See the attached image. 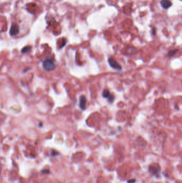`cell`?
<instances>
[{
  "label": "cell",
  "instance_id": "cell-1",
  "mask_svg": "<svg viewBox=\"0 0 182 183\" xmlns=\"http://www.w3.org/2000/svg\"><path fill=\"white\" fill-rule=\"evenodd\" d=\"M43 68L45 70L50 71L55 69L56 68V65L51 59L47 58L44 60L43 62Z\"/></svg>",
  "mask_w": 182,
  "mask_h": 183
},
{
  "label": "cell",
  "instance_id": "cell-2",
  "mask_svg": "<svg viewBox=\"0 0 182 183\" xmlns=\"http://www.w3.org/2000/svg\"><path fill=\"white\" fill-rule=\"evenodd\" d=\"M109 63L110 65V67L111 68L114 69L115 70H122V67L120 65V64L116 62V60H115L114 58L112 57H110L108 59Z\"/></svg>",
  "mask_w": 182,
  "mask_h": 183
},
{
  "label": "cell",
  "instance_id": "cell-3",
  "mask_svg": "<svg viewBox=\"0 0 182 183\" xmlns=\"http://www.w3.org/2000/svg\"><path fill=\"white\" fill-rule=\"evenodd\" d=\"M19 33V26L16 24H13L11 25L10 31H9V34L11 36H16Z\"/></svg>",
  "mask_w": 182,
  "mask_h": 183
},
{
  "label": "cell",
  "instance_id": "cell-4",
  "mask_svg": "<svg viewBox=\"0 0 182 183\" xmlns=\"http://www.w3.org/2000/svg\"><path fill=\"white\" fill-rule=\"evenodd\" d=\"M160 5L165 9H168L172 5V3L170 0H161L160 1Z\"/></svg>",
  "mask_w": 182,
  "mask_h": 183
},
{
  "label": "cell",
  "instance_id": "cell-5",
  "mask_svg": "<svg viewBox=\"0 0 182 183\" xmlns=\"http://www.w3.org/2000/svg\"><path fill=\"white\" fill-rule=\"evenodd\" d=\"M86 103V99L85 95H81L80 98L79 106L82 110L85 109Z\"/></svg>",
  "mask_w": 182,
  "mask_h": 183
},
{
  "label": "cell",
  "instance_id": "cell-6",
  "mask_svg": "<svg viewBox=\"0 0 182 183\" xmlns=\"http://www.w3.org/2000/svg\"><path fill=\"white\" fill-rule=\"evenodd\" d=\"M177 52H178V49H174V50H170L169 52H168V53H167V57H169V58L175 55V54H176V53H177Z\"/></svg>",
  "mask_w": 182,
  "mask_h": 183
},
{
  "label": "cell",
  "instance_id": "cell-7",
  "mask_svg": "<svg viewBox=\"0 0 182 183\" xmlns=\"http://www.w3.org/2000/svg\"><path fill=\"white\" fill-rule=\"evenodd\" d=\"M111 94L110 93L108 89H105L103 91V93H102V96L104 98H107L108 99V98L109 97V95H111Z\"/></svg>",
  "mask_w": 182,
  "mask_h": 183
},
{
  "label": "cell",
  "instance_id": "cell-8",
  "mask_svg": "<svg viewBox=\"0 0 182 183\" xmlns=\"http://www.w3.org/2000/svg\"><path fill=\"white\" fill-rule=\"evenodd\" d=\"M31 48V47L30 46L25 47L24 48H23V49L22 50V53H23V54L26 53H28V52H29V51H30Z\"/></svg>",
  "mask_w": 182,
  "mask_h": 183
},
{
  "label": "cell",
  "instance_id": "cell-9",
  "mask_svg": "<svg viewBox=\"0 0 182 183\" xmlns=\"http://www.w3.org/2000/svg\"><path fill=\"white\" fill-rule=\"evenodd\" d=\"M108 100H109V102H113V101H114V97L113 96V95L111 94L109 95V97L108 98Z\"/></svg>",
  "mask_w": 182,
  "mask_h": 183
},
{
  "label": "cell",
  "instance_id": "cell-10",
  "mask_svg": "<svg viewBox=\"0 0 182 183\" xmlns=\"http://www.w3.org/2000/svg\"><path fill=\"white\" fill-rule=\"evenodd\" d=\"M135 182H136V179H130V180H129V181H128V182H127L128 183H135Z\"/></svg>",
  "mask_w": 182,
  "mask_h": 183
},
{
  "label": "cell",
  "instance_id": "cell-11",
  "mask_svg": "<svg viewBox=\"0 0 182 183\" xmlns=\"http://www.w3.org/2000/svg\"><path fill=\"white\" fill-rule=\"evenodd\" d=\"M156 33V28H153V35H155Z\"/></svg>",
  "mask_w": 182,
  "mask_h": 183
}]
</instances>
